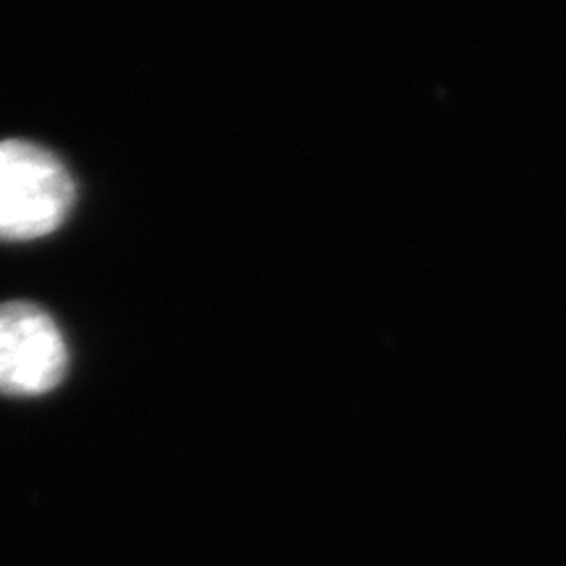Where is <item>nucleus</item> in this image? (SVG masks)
Instances as JSON below:
<instances>
[{"label": "nucleus", "instance_id": "1", "mask_svg": "<svg viewBox=\"0 0 566 566\" xmlns=\"http://www.w3.org/2000/svg\"><path fill=\"white\" fill-rule=\"evenodd\" d=\"M76 187L51 150L24 139L0 142V242H34L66 223Z\"/></svg>", "mask_w": 566, "mask_h": 566}, {"label": "nucleus", "instance_id": "2", "mask_svg": "<svg viewBox=\"0 0 566 566\" xmlns=\"http://www.w3.org/2000/svg\"><path fill=\"white\" fill-rule=\"evenodd\" d=\"M69 370L63 331L32 302L0 304V394L13 399L45 396Z\"/></svg>", "mask_w": 566, "mask_h": 566}]
</instances>
